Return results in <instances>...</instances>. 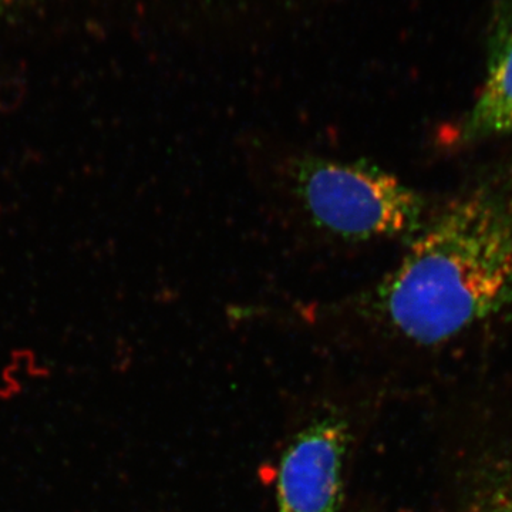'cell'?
I'll return each instance as SVG.
<instances>
[{
    "instance_id": "6da1fadb",
    "label": "cell",
    "mask_w": 512,
    "mask_h": 512,
    "mask_svg": "<svg viewBox=\"0 0 512 512\" xmlns=\"http://www.w3.org/2000/svg\"><path fill=\"white\" fill-rule=\"evenodd\" d=\"M402 262L359 298L363 315L437 345L512 305V185L471 188L417 232Z\"/></svg>"
},
{
    "instance_id": "7a4b0ae2",
    "label": "cell",
    "mask_w": 512,
    "mask_h": 512,
    "mask_svg": "<svg viewBox=\"0 0 512 512\" xmlns=\"http://www.w3.org/2000/svg\"><path fill=\"white\" fill-rule=\"evenodd\" d=\"M289 191L313 227L349 242L416 235L424 202L369 161L303 154L288 165Z\"/></svg>"
},
{
    "instance_id": "3957f363",
    "label": "cell",
    "mask_w": 512,
    "mask_h": 512,
    "mask_svg": "<svg viewBox=\"0 0 512 512\" xmlns=\"http://www.w3.org/2000/svg\"><path fill=\"white\" fill-rule=\"evenodd\" d=\"M349 443L348 421L338 414L299 431L279 466L278 512H339Z\"/></svg>"
},
{
    "instance_id": "277c9868",
    "label": "cell",
    "mask_w": 512,
    "mask_h": 512,
    "mask_svg": "<svg viewBox=\"0 0 512 512\" xmlns=\"http://www.w3.org/2000/svg\"><path fill=\"white\" fill-rule=\"evenodd\" d=\"M512 133V0H497L487 43V76L458 126V140L477 143Z\"/></svg>"
},
{
    "instance_id": "5b68a950",
    "label": "cell",
    "mask_w": 512,
    "mask_h": 512,
    "mask_svg": "<svg viewBox=\"0 0 512 512\" xmlns=\"http://www.w3.org/2000/svg\"><path fill=\"white\" fill-rule=\"evenodd\" d=\"M466 512H512V471L480 491Z\"/></svg>"
}]
</instances>
